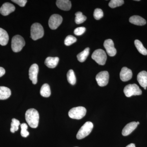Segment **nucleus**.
Returning <instances> with one entry per match:
<instances>
[{"instance_id": "f257e3e1", "label": "nucleus", "mask_w": 147, "mask_h": 147, "mask_svg": "<svg viewBox=\"0 0 147 147\" xmlns=\"http://www.w3.org/2000/svg\"><path fill=\"white\" fill-rule=\"evenodd\" d=\"M26 121L32 128H36L39 123V115L36 109L31 108L27 110L25 114Z\"/></svg>"}, {"instance_id": "f03ea898", "label": "nucleus", "mask_w": 147, "mask_h": 147, "mask_svg": "<svg viewBox=\"0 0 147 147\" xmlns=\"http://www.w3.org/2000/svg\"><path fill=\"white\" fill-rule=\"evenodd\" d=\"M43 27L39 23H34L31 27V36L32 39L36 40L41 38L44 35Z\"/></svg>"}, {"instance_id": "7ed1b4c3", "label": "nucleus", "mask_w": 147, "mask_h": 147, "mask_svg": "<svg viewBox=\"0 0 147 147\" xmlns=\"http://www.w3.org/2000/svg\"><path fill=\"white\" fill-rule=\"evenodd\" d=\"M26 44L25 40L23 37L19 35L14 36L11 40V49L13 52H20Z\"/></svg>"}, {"instance_id": "20e7f679", "label": "nucleus", "mask_w": 147, "mask_h": 147, "mask_svg": "<svg viewBox=\"0 0 147 147\" xmlns=\"http://www.w3.org/2000/svg\"><path fill=\"white\" fill-rule=\"evenodd\" d=\"M86 112V108L82 106H79L72 108L69 110L68 115L71 119L79 120L85 117Z\"/></svg>"}, {"instance_id": "39448f33", "label": "nucleus", "mask_w": 147, "mask_h": 147, "mask_svg": "<svg viewBox=\"0 0 147 147\" xmlns=\"http://www.w3.org/2000/svg\"><path fill=\"white\" fill-rule=\"evenodd\" d=\"M93 126V124L91 122L88 121L85 123L78 131L76 135L77 139L80 140L88 136L91 132Z\"/></svg>"}, {"instance_id": "423d86ee", "label": "nucleus", "mask_w": 147, "mask_h": 147, "mask_svg": "<svg viewBox=\"0 0 147 147\" xmlns=\"http://www.w3.org/2000/svg\"><path fill=\"white\" fill-rule=\"evenodd\" d=\"M123 92L125 96L127 97L142 94V90L136 84L127 85L124 88Z\"/></svg>"}, {"instance_id": "0eeeda50", "label": "nucleus", "mask_w": 147, "mask_h": 147, "mask_svg": "<svg viewBox=\"0 0 147 147\" xmlns=\"http://www.w3.org/2000/svg\"><path fill=\"white\" fill-rule=\"evenodd\" d=\"M92 58L100 65H104L107 60V55L104 50L98 49L95 50L92 55Z\"/></svg>"}, {"instance_id": "6e6552de", "label": "nucleus", "mask_w": 147, "mask_h": 147, "mask_svg": "<svg viewBox=\"0 0 147 147\" xmlns=\"http://www.w3.org/2000/svg\"><path fill=\"white\" fill-rule=\"evenodd\" d=\"M63 18L59 14H54L50 16L48 24L50 29L52 30H56L60 26L62 23Z\"/></svg>"}, {"instance_id": "1a4fd4ad", "label": "nucleus", "mask_w": 147, "mask_h": 147, "mask_svg": "<svg viewBox=\"0 0 147 147\" xmlns=\"http://www.w3.org/2000/svg\"><path fill=\"white\" fill-rule=\"evenodd\" d=\"M109 79V73L106 71H100L96 77L97 84L100 87L106 86L108 84Z\"/></svg>"}, {"instance_id": "9d476101", "label": "nucleus", "mask_w": 147, "mask_h": 147, "mask_svg": "<svg viewBox=\"0 0 147 147\" xmlns=\"http://www.w3.org/2000/svg\"><path fill=\"white\" fill-rule=\"evenodd\" d=\"M39 69L36 64L32 65L29 70V78L32 81L33 84H36L37 83V76Z\"/></svg>"}, {"instance_id": "9b49d317", "label": "nucleus", "mask_w": 147, "mask_h": 147, "mask_svg": "<svg viewBox=\"0 0 147 147\" xmlns=\"http://www.w3.org/2000/svg\"><path fill=\"white\" fill-rule=\"evenodd\" d=\"M104 47L107 53L110 57H114L117 53V50L114 47V42L112 40L108 39L104 41Z\"/></svg>"}, {"instance_id": "f8f14e48", "label": "nucleus", "mask_w": 147, "mask_h": 147, "mask_svg": "<svg viewBox=\"0 0 147 147\" xmlns=\"http://www.w3.org/2000/svg\"><path fill=\"white\" fill-rule=\"evenodd\" d=\"M15 10V7L9 3H4L0 8V13L3 16H7Z\"/></svg>"}, {"instance_id": "ddd939ff", "label": "nucleus", "mask_w": 147, "mask_h": 147, "mask_svg": "<svg viewBox=\"0 0 147 147\" xmlns=\"http://www.w3.org/2000/svg\"><path fill=\"white\" fill-rule=\"evenodd\" d=\"M120 79L123 82H127L131 79L132 77V72L131 69L124 67L122 68L120 73Z\"/></svg>"}, {"instance_id": "4468645a", "label": "nucleus", "mask_w": 147, "mask_h": 147, "mask_svg": "<svg viewBox=\"0 0 147 147\" xmlns=\"http://www.w3.org/2000/svg\"><path fill=\"white\" fill-rule=\"evenodd\" d=\"M137 81L140 86L146 89L147 87V72L145 71H141L137 76Z\"/></svg>"}, {"instance_id": "2eb2a0df", "label": "nucleus", "mask_w": 147, "mask_h": 147, "mask_svg": "<svg viewBox=\"0 0 147 147\" xmlns=\"http://www.w3.org/2000/svg\"><path fill=\"white\" fill-rule=\"evenodd\" d=\"M136 122H131L127 124L124 127L122 131V134L124 136H126L131 134L137 127Z\"/></svg>"}, {"instance_id": "dca6fc26", "label": "nucleus", "mask_w": 147, "mask_h": 147, "mask_svg": "<svg viewBox=\"0 0 147 147\" xmlns=\"http://www.w3.org/2000/svg\"><path fill=\"white\" fill-rule=\"evenodd\" d=\"M56 5L59 8L63 10L68 11L71 8V2L69 0H57Z\"/></svg>"}, {"instance_id": "f3484780", "label": "nucleus", "mask_w": 147, "mask_h": 147, "mask_svg": "<svg viewBox=\"0 0 147 147\" xmlns=\"http://www.w3.org/2000/svg\"><path fill=\"white\" fill-rule=\"evenodd\" d=\"M129 21L131 24L137 26H144L146 23V21L144 18L139 16H133L129 19Z\"/></svg>"}, {"instance_id": "a211bd4d", "label": "nucleus", "mask_w": 147, "mask_h": 147, "mask_svg": "<svg viewBox=\"0 0 147 147\" xmlns=\"http://www.w3.org/2000/svg\"><path fill=\"white\" fill-rule=\"evenodd\" d=\"M59 62V58L58 57H48L45 59V64L49 68H54L57 65Z\"/></svg>"}, {"instance_id": "6ab92c4d", "label": "nucleus", "mask_w": 147, "mask_h": 147, "mask_svg": "<svg viewBox=\"0 0 147 147\" xmlns=\"http://www.w3.org/2000/svg\"><path fill=\"white\" fill-rule=\"evenodd\" d=\"M11 94L10 90L7 87L0 86V100H5L9 98Z\"/></svg>"}, {"instance_id": "aec40b11", "label": "nucleus", "mask_w": 147, "mask_h": 147, "mask_svg": "<svg viewBox=\"0 0 147 147\" xmlns=\"http://www.w3.org/2000/svg\"><path fill=\"white\" fill-rule=\"evenodd\" d=\"M9 35L5 30L0 28V44L3 46L6 45L9 41Z\"/></svg>"}, {"instance_id": "412c9836", "label": "nucleus", "mask_w": 147, "mask_h": 147, "mask_svg": "<svg viewBox=\"0 0 147 147\" xmlns=\"http://www.w3.org/2000/svg\"><path fill=\"white\" fill-rule=\"evenodd\" d=\"M40 94L44 97H48L51 95V90L48 84H43L40 90Z\"/></svg>"}, {"instance_id": "4be33fe9", "label": "nucleus", "mask_w": 147, "mask_h": 147, "mask_svg": "<svg viewBox=\"0 0 147 147\" xmlns=\"http://www.w3.org/2000/svg\"><path fill=\"white\" fill-rule=\"evenodd\" d=\"M90 48L89 47L85 49V50L79 53L77 56V59L80 62H84L86 59L89 54Z\"/></svg>"}, {"instance_id": "5701e85b", "label": "nucleus", "mask_w": 147, "mask_h": 147, "mask_svg": "<svg viewBox=\"0 0 147 147\" xmlns=\"http://www.w3.org/2000/svg\"><path fill=\"white\" fill-rule=\"evenodd\" d=\"M134 44L139 53L143 55H147V50L143 46V44L140 40H136L134 41Z\"/></svg>"}, {"instance_id": "b1692460", "label": "nucleus", "mask_w": 147, "mask_h": 147, "mask_svg": "<svg viewBox=\"0 0 147 147\" xmlns=\"http://www.w3.org/2000/svg\"><path fill=\"white\" fill-rule=\"evenodd\" d=\"M67 81L71 85H75L76 83V78L74 71L72 69L69 70L67 74Z\"/></svg>"}, {"instance_id": "393cba45", "label": "nucleus", "mask_w": 147, "mask_h": 147, "mask_svg": "<svg viewBox=\"0 0 147 147\" xmlns=\"http://www.w3.org/2000/svg\"><path fill=\"white\" fill-rule=\"evenodd\" d=\"M75 23L77 24H82L86 21V16L83 15V13L81 11H78L75 13Z\"/></svg>"}, {"instance_id": "a878e982", "label": "nucleus", "mask_w": 147, "mask_h": 147, "mask_svg": "<svg viewBox=\"0 0 147 147\" xmlns=\"http://www.w3.org/2000/svg\"><path fill=\"white\" fill-rule=\"evenodd\" d=\"M20 125V121L16 119H12V122L11 124L10 131L12 133H14L15 131L18 129V127Z\"/></svg>"}, {"instance_id": "bb28decb", "label": "nucleus", "mask_w": 147, "mask_h": 147, "mask_svg": "<svg viewBox=\"0 0 147 147\" xmlns=\"http://www.w3.org/2000/svg\"><path fill=\"white\" fill-rule=\"evenodd\" d=\"M124 3L123 0H112L109 3V6L111 8H115L121 6Z\"/></svg>"}, {"instance_id": "cd10ccee", "label": "nucleus", "mask_w": 147, "mask_h": 147, "mask_svg": "<svg viewBox=\"0 0 147 147\" xmlns=\"http://www.w3.org/2000/svg\"><path fill=\"white\" fill-rule=\"evenodd\" d=\"M76 38L72 35H69L66 37L65 40V44L66 46H69L76 41Z\"/></svg>"}, {"instance_id": "c85d7f7f", "label": "nucleus", "mask_w": 147, "mask_h": 147, "mask_svg": "<svg viewBox=\"0 0 147 147\" xmlns=\"http://www.w3.org/2000/svg\"><path fill=\"white\" fill-rule=\"evenodd\" d=\"M21 136L24 137H27L29 135V132L27 130L28 126L27 124L23 123L21 125Z\"/></svg>"}, {"instance_id": "c756f323", "label": "nucleus", "mask_w": 147, "mask_h": 147, "mask_svg": "<svg viewBox=\"0 0 147 147\" xmlns=\"http://www.w3.org/2000/svg\"><path fill=\"white\" fill-rule=\"evenodd\" d=\"M103 16V11L102 9L99 8L96 9L94 12V17L96 20H99Z\"/></svg>"}, {"instance_id": "7c9ffc66", "label": "nucleus", "mask_w": 147, "mask_h": 147, "mask_svg": "<svg viewBox=\"0 0 147 147\" xmlns=\"http://www.w3.org/2000/svg\"><path fill=\"white\" fill-rule=\"evenodd\" d=\"M86 28L83 27L76 28L74 30V34L77 36L82 35L86 31Z\"/></svg>"}, {"instance_id": "2f4dec72", "label": "nucleus", "mask_w": 147, "mask_h": 147, "mask_svg": "<svg viewBox=\"0 0 147 147\" xmlns=\"http://www.w3.org/2000/svg\"><path fill=\"white\" fill-rule=\"evenodd\" d=\"M12 2L16 3L21 7H24L27 2V0H12Z\"/></svg>"}, {"instance_id": "473e14b6", "label": "nucleus", "mask_w": 147, "mask_h": 147, "mask_svg": "<svg viewBox=\"0 0 147 147\" xmlns=\"http://www.w3.org/2000/svg\"><path fill=\"white\" fill-rule=\"evenodd\" d=\"M5 73V69L2 67H0V77L4 75Z\"/></svg>"}, {"instance_id": "72a5a7b5", "label": "nucleus", "mask_w": 147, "mask_h": 147, "mask_svg": "<svg viewBox=\"0 0 147 147\" xmlns=\"http://www.w3.org/2000/svg\"><path fill=\"white\" fill-rule=\"evenodd\" d=\"M126 147H136L134 144H130L127 145Z\"/></svg>"}, {"instance_id": "f704fd0d", "label": "nucleus", "mask_w": 147, "mask_h": 147, "mask_svg": "<svg viewBox=\"0 0 147 147\" xmlns=\"http://www.w3.org/2000/svg\"><path fill=\"white\" fill-rule=\"evenodd\" d=\"M137 125H139V123H139V122H138H138H137Z\"/></svg>"}, {"instance_id": "c9c22d12", "label": "nucleus", "mask_w": 147, "mask_h": 147, "mask_svg": "<svg viewBox=\"0 0 147 147\" xmlns=\"http://www.w3.org/2000/svg\"></svg>"}]
</instances>
